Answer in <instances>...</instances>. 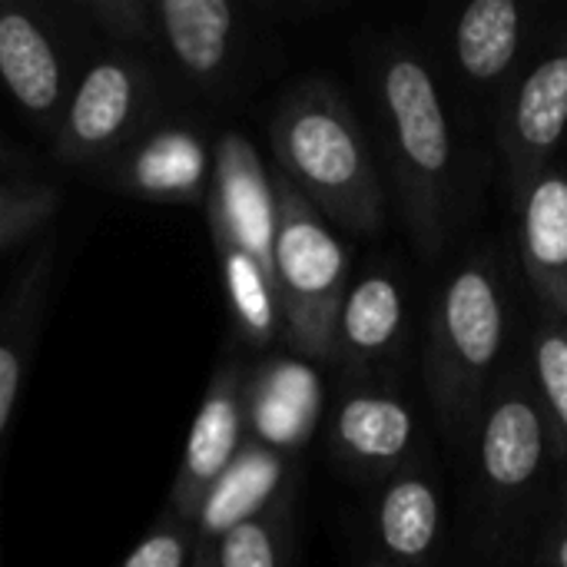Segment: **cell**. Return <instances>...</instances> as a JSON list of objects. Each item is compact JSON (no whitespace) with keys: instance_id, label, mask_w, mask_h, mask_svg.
Instances as JSON below:
<instances>
[{"instance_id":"obj_28","label":"cell","mask_w":567,"mask_h":567,"mask_svg":"<svg viewBox=\"0 0 567 567\" xmlns=\"http://www.w3.org/2000/svg\"><path fill=\"white\" fill-rule=\"evenodd\" d=\"M13 163H20V153L0 140V169H7V166H13Z\"/></svg>"},{"instance_id":"obj_7","label":"cell","mask_w":567,"mask_h":567,"mask_svg":"<svg viewBox=\"0 0 567 567\" xmlns=\"http://www.w3.org/2000/svg\"><path fill=\"white\" fill-rule=\"evenodd\" d=\"M206 223L213 236H226L272 276L276 193L259 163V153L239 133H223L216 140Z\"/></svg>"},{"instance_id":"obj_18","label":"cell","mask_w":567,"mask_h":567,"mask_svg":"<svg viewBox=\"0 0 567 567\" xmlns=\"http://www.w3.org/2000/svg\"><path fill=\"white\" fill-rule=\"evenodd\" d=\"M399 329H402V292L389 276L372 272L346 292L332 355H342L346 362H369L392 349Z\"/></svg>"},{"instance_id":"obj_19","label":"cell","mask_w":567,"mask_h":567,"mask_svg":"<svg viewBox=\"0 0 567 567\" xmlns=\"http://www.w3.org/2000/svg\"><path fill=\"white\" fill-rule=\"evenodd\" d=\"M522 43V10L515 0H475L455 27L458 63L475 80H498Z\"/></svg>"},{"instance_id":"obj_24","label":"cell","mask_w":567,"mask_h":567,"mask_svg":"<svg viewBox=\"0 0 567 567\" xmlns=\"http://www.w3.org/2000/svg\"><path fill=\"white\" fill-rule=\"evenodd\" d=\"M196 545H199L196 528L163 508V515L153 522V528L143 535V542L126 555L120 567H189Z\"/></svg>"},{"instance_id":"obj_3","label":"cell","mask_w":567,"mask_h":567,"mask_svg":"<svg viewBox=\"0 0 567 567\" xmlns=\"http://www.w3.org/2000/svg\"><path fill=\"white\" fill-rule=\"evenodd\" d=\"M379 96L392 130L395 176L409 226L422 252L445 243V199L452 173V136L439 86L419 56L399 53L379 73Z\"/></svg>"},{"instance_id":"obj_9","label":"cell","mask_w":567,"mask_h":567,"mask_svg":"<svg viewBox=\"0 0 567 567\" xmlns=\"http://www.w3.org/2000/svg\"><path fill=\"white\" fill-rule=\"evenodd\" d=\"M53 259L56 243L53 236H43L0 302V462L50 306Z\"/></svg>"},{"instance_id":"obj_27","label":"cell","mask_w":567,"mask_h":567,"mask_svg":"<svg viewBox=\"0 0 567 567\" xmlns=\"http://www.w3.org/2000/svg\"><path fill=\"white\" fill-rule=\"evenodd\" d=\"M189 567H216V561H213V545L209 542H199L196 545V555H193V565Z\"/></svg>"},{"instance_id":"obj_29","label":"cell","mask_w":567,"mask_h":567,"mask_svg":"<svg viewBox=\"0 0 567 567\" xmlns=\"http://www.w3.org/2000/svg\"><path fill=\"white\" fill-rule=\"evenodd\" d=\"M555 565L567 567V535L561 538V545H558V551H555Z\"/></svg>"},{"instance_id":"obj_15","label":"cell","mask_w":567,"mask_h":567,"mask_svg":"<svg viewBox=\"0 0 567 567\" xmlns=\"http://www.w3.org/2000/svg\"><path fill=\"white\" fill-rule=\"evenodd\" d=\"M522 256L542 299L567 316V179L542 173L525 189Z\"/></svg>"},{"instance_id":"obj_12","label":"cell","mask_w":567,"mask_h":567,"mask_svg":"<svg viewBox=\"0 0 567 567\" xmlns=\"http://www.w3.org/2000/svg\"><path fill=\"white\" fill-rule=\"evenodd\" d=\"M567 130V53L542 60L522 83L512 110L508 150L515 183L528 189Z\"/></svg>"},{"instance_id":"obj_6","label":"cell","mask_w":567,"mask_h":567,"mask_svg":"<svg viewBox=\"0 0 567 567\" xmlns=\"http://www.w3.org/2000/svg\"><path fill=\"white\" fill-rule=\"evenodd\" d=\"M246 369L239 362H223L203 395V405L193 419L179 472L169 488L166 512L189 522L196 528V515L219 482V475L233 465L239 449L249 439L246 419Z\"/></svg>"},{"instance_id":"obj_20","label":"cell","mask_w":567,"mask_h":567,"mask_svg":"<svg viewBox=\"0 0 567 567\" xmlns=\"http://www.w3.org/2000/svg\"><path fill=\"white\" fill-rule=\"evenodd\" d=\"M213 249L219 256L229 306L236 312L243 336L256 346L272 342V336L279 329V306H276L272 276L252 256H246L236 243H229L226 236H213Z\"/></svg>"},{"instance_id":"obj_4","label":"cell","mask_w":567,"mask_h":567,"mask_svg":"<svg viewBox=\"0 0 567 567\" xmlns=\"http://www.w3.org/2000/svg\"><path fill=\"white\" fill-rule=\"evenodd\" d=\"M505 309L498 286L488 269L468 266L452 276L435 306L432 349H429V385L432 399L449 425H455L502 352Z\"/></svg>"},{"instance_id":"obj_8","label":"cell","mask_w":567,"mask_h":567,"mask_svg":"<svg viewBox=\"0 0 567 567\" xmlns=\"http://www.w3.org/2000/svg\"><path fill=\"white\" fill-rule=\"evenodd\" d=\"M0 83L40 130H56L73 83L63 47L30 7L0 3Z\"/></svg>"},{"instance_id":"obj_26","label":"cell","mask_w":567,"mask_h":567,"mask_svg":"<svg viewBox=\"0 0 567 567\" xmlns=\"http://www.w3.org/2000/svg\"><path fill=\"white\" fill-rule=\"evenodd\" d=\"M535 365H538V382L545 392V402L565 435L567 445V336L558 329H548L535 342Z\"/></svg>"},{"instance_id":"obj_17","label":"cell","mask_w":567,"mask_h":567,"mask_svg":"<svg viewBox=\"0 0 567 567\" xmlns=\"http://www.w3.org/2000/svg\"><path fill=\"white\" fill-rule=\"evenodd\" d=\"M415 422L409 409L389 395H349L336 415L332 442L339 455L365 468H385L405 455Z\"/></svg>"},{"instance_id":"obj_13","label":"cell","mask_w":567,"mask_h":567,"mask_svg":"<svg viewBox=\"0 0 567 567\" xmlns=\"http://www.w3.org/2000/svg\"><path fill=\"white\" fill-rule=\"evenodd\" d=\"M319 412V382L306 365L269 362L246 382V419L249 439L292 452L306 442Z\"/></svg>"},{"instance_id":"obj_16","label":"cell","mask_w":567,"mask_h":567,"mask_svg":"<svg viewBox=\"0 0 567 567\" xmlns=\"http://www.w3.org/2000/svg\"><path fill=\"white\" fill-rule=\"evenodd\" d=\"M542 458H545V425L538 409L522 395H512L502 405H495L482 429L485 478L502 492H515L535 478Z\"/></svg>"},{"instance_id":"obj_5","label":"cell","mask_w":567,"mask_h":567,"mask_svg":"<svg viewBox=\"0 0 567 567\" xmlns=\"http://www.w3.org/2000/svg\"><path fill=\"white\" fill-rule=\"evenodd\" d=\"M156 103V76L133 53L93 60L70 90L53 130V150L63 163L93 166L123 156L143 133Z\"/></svg>"},{"instance_id":"obj_23","label":"cell","mask_w":567,"mask_h":567,"mask_svg":"<svg viewBox=\"0 0 567 567\" xmlns=\"http://www.w3.org/2000/svg\"><path fill=\"white\" fill-rule=\"evenodd\" d=\"M60 206V189L37 179H17L0 186V252L33 236Z\"/></svg>"},{"instance_id":"obj_21","label":"cell","mask_w":567,"mask_h":567,"mask_svg":"<svg viewBox=\"0 0 567 567\" xmlns=\"http://www.w3.org/2000/svg\"><path fill=\"white\" fill-rule=\"evenodd\" d=\"M379 538L402 558L419 561L439 538V495L422 478H402L379 502Z\"/></svg>"},{"instance_id":"obj_22","label":"cell","mask_w":567,"mask_h":567,"mask_svg":"<svg viewBox=\"0 0 567 567\" xmlns=\"http://www.w3.org/2000/svg\"><path fill=\"white\" fill-rule=\"evenodd\" d=\"M292 542V488L279 495L266 512L239 522L213 545L216 567H289Z\"/></svg>"},{"instance_id":"obj_11","label":"cell","mask_w":567,"mask_h":567,"mask_svg":"<svg viewBox=\"0 0 567 567\" xmlns=\"http://www.w3.org/2000/svg\"><path fill=\"white\" fill-rule=\"evenodd\" d=\"M156 43L183 76L213 86L233 63L239 13L229 0H153Z\"/></svg>"},{"instance_id":"obj_1","label":"cell","mask_w":567,"mask_h":567,"mask_svg":"<svg viewBox=\"0 0 567 567\" xmlns=\"http://www.w3.org/2000/svg\"><path fill=\"white\" fill-rule=\"evenodd\" d=\"M276 173H282L322 216L355 233L382 226L385 196L362 136V126L342 93L326 80L292 86L269 123Z\"/></svg>"},{"instance_id":"obj_10","label":"cell","mask_w":567,"mask_h":567,"mask_svg":"<svg viewBox=\"0 0 567 567\" xmlns=\"http://www.w3.org/2000/svg\"><path fill=\"white\" fill-rule=\"evenodd\" d=\"M116 189L153 203H206L213 159L206 140L189 126L146 130L116 159Z\"/></svg>"},{"instance_id":"obj_14","label":"cell","mask_w":567,"mask_h":567,"mask_svg":"<svg viewBox=\"0 0 567 567\" xmlns=\"http://www.w3.org/2000/svg\"><path fill=\"white\" fill-rule=\"evenodd\" d=\"M286 492H289L286 455L256 439H246V445L239 449L233 465L209 488V495L196 515V538L216 542L239 522L266 512Z\"/></svg>"},{"instance_id":"obj_25","label":"cell","mask_w":567,"mask_h":567,"mask_svg":"<svg viewBox=\"0 0 567 567\" xmlns=\"http://www.w3.org/2000/svg\"><path fill=\"white\" fill-rule=\"evenodd\" d=\"M83 13L120 43H156L153 0H86Z\"/></svg>"},{"instance_id":"obj_2","label":"cell","mask_w":567,"mask_h":567,"mask_svg":"<svg viewBox=\"0 0 567 567\" xmlns=\"http://www.w3.org/2000/svg\"><path fill=\"white\" fill-rule=\"evenodd\" d=\"M276 193V243L272 282L279 326L289 346L306 359H329L336 326L346 302L349 259L342 243L326 226L322 213L282 176H272Z\"/></svg>"}]
</instances>
